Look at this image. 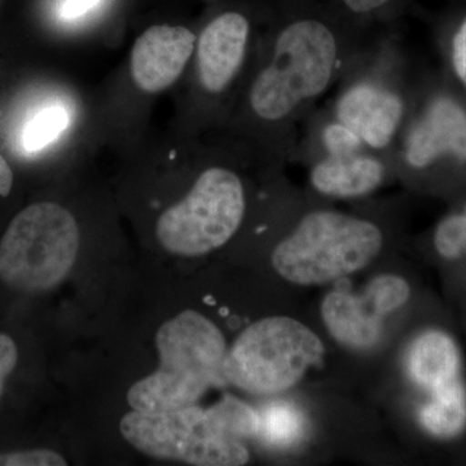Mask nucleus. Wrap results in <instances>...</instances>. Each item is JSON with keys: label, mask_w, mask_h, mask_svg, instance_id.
Here are the masks:
<instances>
[{"label": "nucleus", "mask_w": 466, "mask_h": 466, "mask_svg": "<svg viewBox=\"0 0 466 466\" xmlns=\"http://www.w3.org/2000/svg\"><path fill=\"white\" fill-rule=\"evenodd\" d=\"M363 34L342 18L299 14L267 39L244 108L276 159L296 158L300 126L363 50Z\"/></svg>", "instance_id": "obj_1"}, {"label": "nucleus", "mask_w": 466, "mask_h": 466, "mask_svg": "<svg viewBox=\"0 0 466 466\" xmlns=\"http://www.w3.org/2000/svg\"><path fill=\"white\" fill-rule=\"evenodd\" d=\"M12 184H14V173H12L7 161L0 155V196L3 198L8 196L12 189Z\"/></svg>", "instance_id": "obj_26"}, {"label": "nucleus", "mask_w": 466, "mask_h": 466, "mask_svg": "<svg viewBox=\"0 0 466 466\" xmlns=\"http://www.w3.org/2000/svg\"><path fill=\"white\" fill-rule=\"evenodd\" d=\"M368 149L329 106H317L300 126L296 158L306 164L327 157L354 155Z\"/></svg>", "instance_id": "obj_14"}, {"label": "nucleus", "mask_w": 466, "mask_h": 466, "mask_svg": "<svg viewBox=\"0 0 466 466\" xmlns=\"http://www.w3.org/2000/svg\"><path fill=\"white\" fill-rule=\"evenodd\" d=\"M391 155L395 173H421L444 159L466 165V109L441 92L416 100Z\"/></svg>", "instance_id": "obj_9"}, {"label": "nucleus", "mask_w": 466, "mask_h": 466, "mask_svg": "<svg viewBox=\"0 0 466 466\" xmlns=\"http://www.w3.org/2000/svg\"><path fill=\"white\" fill-rule=\"evenodd\" d=\"M385 238V229L372 218L309 208L278 242L271 262L289 283L327 284L372 262Z\"/></svg>", "instance_id": "obj_4"}, {"label": "nucleus", "mask_w": 466, "mask_h": 466, "mask_svg": "<svg viewBox=\"0 0 466 466\" xmlns=\"http://www.w3.org/2000/svg\"><path fill=\"white\" fill-rule=\"evenodd\" d=\"M100 0H66L61 7V16L73 20L84 16L92 8L99 5Z\"/></svg>", "instance_id": "obj_25"}, {"label": "nucleus", "mask_w": 466, "mask_h": 466, "mask_svg": "<svg viewBox=\"0 0 466 466\" xmlns=\"http://www.w3.org/2000/svg\"><path fill=\"white\" fill-rule=\"evenodd\" d=\"M408 370L413 381L429 391L455 381L460 372L458 346L449 334L429 330L413 343Z\"/></svg>", "instance_id": "obj_15"}, {"label": "nucleus", "mask_w": 466, "mask_h": 466, "mask_svg": "<svg viewBox=\"0 0 466 466\" xmlns=\"http://www.w3.org/2000/svg\"><path fill=\"white\" fill-rule=\"evenodd\" d=\"M410 293V285L400 276H377L363 294H328L321 303V318L337 342L350 349H370L381 339L383 318L401 308Z\"/></svg>", "instance_id": "obj_10"}, {"label": "nucleus", "mask_w": 466, "mask_h": 466, "mask_svg": "<svg viewBox=\"0 0 466 466\" xmlns=\"http://www.w3.org/2000/svg\"><path fill=\"white\" fill-rule=\"evenodd\" d=\"M17 363V348L14 339L5 334H0V394L5 379L15 370Z\"/></svg>", "instance_id": "obj_24"}, {"label": "nucleus", "mask_w": 466, "mask_h": 466, "mask_svg": "<svg viewBox=\"0 0 466 466\" xmlns=\"http://www.w3.org/2000/svg\"><path fill=\"white\" fill-rule=\"evenodd\" d=\"M126 441L149 458L198 466H241L249 452L227 433L210 408L192 406L126 413L119 422Z\"/></svg>", "instance_id": "obj_8"}, {"label": "nucleus", "mask_w": 466, "mask_h": 466, "mask_svg": "<svg viewBox=\"0 0 466 466\" xmlns=\"http://www.w3.org/2000/svg\"><path fill=\"white\" fill-rule=\"evenodd\" d=\"M76 218L54 202H38L12 220L0 240V278L24 291H45L60 284L78 256Z\"/></svg>", "instance_id": "obj_6"}, {"label": "nucleus", "mask_w": 466, "mask_h": 466, "mask_svg": "<svg viewBox=\"0 0 466 466\" xmlns=\"http://www.w3.org/2000/svg\"><path fill=\"white\" fill-rule=\"evenodd\" d=\"M431 392V400L420 410L425 431L438 438H453L466 426V390L460 380Z\"/></svg>", "instance_id": "obj_16"}, {"label": "nucleus", "mask_w": 466, "mask_h": 466, "mask_svg": "<svg viewBox=\"0 0 466 466\" xmlns=\"http://www.w3.org/2000/svg\"><path fill=\"white\" fill-rule=\"evenodd\" d=\"M69 124V116L61 106H48L27 122L23 133L26 152H36L56 140Z\"/></svg>", "instance_id": "obj_18"}, {"label": "nucleus", "mask_w": 466, "mask_h": 466, "mask_svg": "<svg viewBox=\"0 0 466 466\" xmlns=\"http://www.w3.org/2000/svg\"><path fill=\"white\" fill-rule=\"evenodd\" d=\"M247 214V191L238 173L205 168L182 201L159 217V244L174 256L200 257L219 249L238 233Z\"/></svg>", "instance_id": "obj_7"}, {"label": "nucleus", "mask_w": 466, "mask_h": 466, "mask_svg": "<svg viewBox=\"0 0 466 466\" xmlns=\"http://www.w3.org/2000/svg\"><path fill=\"white\" fill-rule=\"evenodd\" d=\"M198 36L184 26L156 25L137 39L130 70L135 85L148 94L173 86L195 55Z\"/></svg>", "instance_id": "obj_12"}, {"label": "nucleus", "mask_w": 466, "mask_h": 466, "mask_svg": "<svg viewBox=\"0 0 466 466\" xmlns=\"http://www.w3.org/2000/svg\"><path fill=\"white\" fill-rule=\"evenodd\" d=\"M251 23L238 11H226L208 21L196 42V69L201 90L225 96L238 81L249 58Z\"/></svg>", "instance_id": "obj_11"}, {"label": "nucleus", "mask_w": 466, "mask_h": 466, "mask_svg": "<svg viewBox=\"0 0 466 466\" xmlns=\"http://www.w3.org/2000/svg\"><path fill=\"white\" fill-rule=\"evenodd\" d=\"M305 431L300 410L289 403L269 404L259 415V431L272 446L290 447L299 441Z\"/></svg>", "instance_id": "obj_17"}, {"label": "nucleus", "mask_w": 466, "mask_h": 466, "mask_svg": "<svg viewBox=\"0 0 466 466\" xmlns=\"http://www.w3.org/2000/svg\"><path fill=\"white\" fill-rule=\"evenodd\" d=\"M63 456L50 450L24 451L0 455V466H66Z\"/></svg>", "instance_id": "obj_22"}, {"label": "nucleus", "mask_w": 466, "mask_h": 466, "mask_svg": "<svg viewBox=\"0 0 466 466\" xmlns=\"http://www.w3.org/2000/svg\"><path fill=\"white\" fill-rule=\"evenodd\" d=\"M323 357V342L305 324L287 317L265 318L236 339L223 372L227 385L272 395L293 388Z\"/></svg>", "instance_id": "obj_5"}, {"label": "nucleus", "mask_w": 466, "mask_h": 466, "mask_svg": "<svg viewBox=\"0 0 466 466\" xmlns=\"http://www.w3.org/2000/svg\"><path fill=\"white\" fill-rule=\"evenodd\" d=\"M434 245L443 258L466 256V208L462 213L451 214L441 220L435 229Z\"/></svg>", "instance_id": "obj_20"}, {"label": "nucleus", "mask_w": 466, "mask_h": 466, "mask_svg": "<svg viewBox=\"0 0 466 466\" xmlns=\"http://www.w3.org/2000/svg\"><path fill=\"white\" fill-rule=\"evenodd\" d=\"M341 7L349 15V23L363 32V21L377 15L385 14L397 0H339Z\"/></svg>", "instance_id": "obj_21"}, {"label": "nucleus", "mask_w": 466, "mask_h": 466, "mask_svg": "<svg viewBox=\"0 0 466 466\" xmlns=\"http://www.w3.org/2000/svg\"><path fill=\"white\" fill-rule=\"evenodd\" d=\"M336 87L334 115L368 149L391 153L416 104L397 42H368Z\"/></svg>", "instance_id": "obj_3"}, {"label": "nucleus", "mask_w": 466, "mask_h": 466, "mask_svg": "<svg viewBox=\"0 0 466 466\" xmlns=\"http://www.w3.org/2000/svg\"><path fill=\"white\" fill-rule=\"evenodd\" d=\"M159 367L127 392L134 410L158 412L192 406L210 388L226 386L225 336L210 319L186 309L156 334Z\"/></svg>", "instance_id": "obj_2"}, {"label": "nucleus", "mask_w": 466, "mask_h": 466, "mask_svg": "<svg viewBox=\"0 0 466 466\" xmlns=\"http://www.w3.org/2000/svg\"><path fill=\"white\" fill-rule=\"evenodd\" d=\"M451 58L456 76L466 88V20L453 35Z\"/></svg>", "instance_id": "obj_23"}, {"label": "nucleus", "mask_w": 466, "mask_h": 466, "mask_svg": "<svg viewBox=\"0 0 466 466\" xmlns=\"http://www.w3.org/2000/svg\"><path fill=\"white\" fill-rule=\"evenodd\" d=\"M312 191L328 198H361L376 192L395 173L391 153L361 150L309 164Z\"/></svg>", "instance_id": "obj_13"}, {"label": "nucleus", "mask_w": 466, "mask_h": 466, "mask_svg": "<svg viewBox=\"0 0 466 466\" xmlns=\"http://www.w3.org/2000/svg\"><path fill=\"white\" fill-rule=\"evenodd\" d=\"M210 410L219 425L232 437L240 440L241 437L258 434V413L236 398L228 395Z\"/></svg>", "instance_id": "obj_19"}]
</instances>
